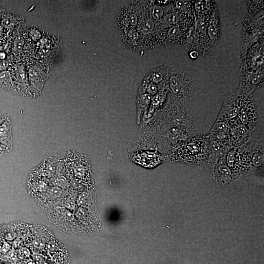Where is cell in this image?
I'll return each instance as SVG.
<instances>
[{
  "label": "cell",
  "instance_id": "obj_1",
  "mask_svg": "<svg viewBox=\"0 0 264 264\" xmlns=\"http://www.w3.org/2000/svg\"><path fill=\"white\" fill-rule=\"evenodd\" d=\"M66 251L47 228L22 223L0 227V264H65Z\"/></svg>",
  "mask_w": 264,
  "mask_h": 264
},
{
  "label": "cell",
  "instance_id": "obj_2",
  "mask_svg": "<svg viewBox=\"0 0 264 264\" xmlns=\"http://www.w3.org/2000/svg\"><path fill=\"white\" fill-rule=\"evenodd\" d=\"M227 124L230 138L235 146H242L249 141L251 132L239 119L230 121Z\"/></svg>",
  "mask_w": 264,
  "mask_h": 264
},
{
  "label": "cell",
  "instance_id": "obj_3",
  "mask_svg": "<svg viewBox=\"0 0 264 264\" xmlns=\"http://www.w3.org/2000/svg\"><path fill=\"white\" fill-rule=\"evenodd\" d=\"M251 162L256 167L264 164V152L263 140L253 139L250 140Z\"/></svg>",
  "mask_w": 264,
  "mask_h": 264
},
{
  "label": "cell",
  "instance_id": "obj_4",
  "mask_svg": "<svg viewBox=\"0 0 264 264\" xmlns=\"http://www.w3.org/2000/svg\"><path fill=\"white\" fill-rule=\"evenodd\" d=\"M0 142L11 151L13 147L12 124L9 115L0 126Z\"/></svg>",
  "mask_w": 264,
  "mask_h": 264
},
{
  "label": "cell",
  "instance_id": "obj_5",
  "mask_svg": "<svg viewBox=\"0 0 264 264\" xmlns=\"http://www.w3.org/2000/svg\"><path fill=\"white\" fill-rule=\"evenodd\" d=\"M210 134L219 140L225 139L229 134L227 123L223 121L217 122L211 130Z\"/></svg>",
  "mask_w": 264,
  "mask_h": 264
},
{
  "label": "cell",
  "instance_id": "obj_6",
  "mask_svg": "<svg viewBox=\"0 0 264 264\" xmlns=\"http://www.w3.org/2000/svg\"><path fill=\"white\" fill-rule=\"evenodd\" d=\"M169 85L174 93L179 95L185 93L184 87L179 77L176 76L171 77L169 80Z\"/></svg>",
  "mask_w": 264,
  "mask_h": 264
},
{
  "label": "cell",
  "instance_id": "obj_7",
  "mask_svg": "<svg viewBox=\"0 0 264 264\" xmlns=\"http://www.w3.org/2000/svg\"><path fill=\"white\" fill-rule=\"evenodd\" d=\"M154 27V23L153 21L151 19H147L142 26V32L143 34L147 35L150 33L152 31Z\"/></svg>",
  "mask_w": 264,
  "mask_h": 264
},
{
  "label": "cell",
  "instance_id": "obj_8",
  "mask_svg": "<svg viewBox=\"0 0 264 264\" xmlns=\"http://www.w3.org/2000/svg\"><path fill=\"white\" fill-rule=\"evenodd\" d=\"M150 12L154 19H159L163 16L164 10L161 7L154 6L150 8Z\"/></svg>",
  "mask_w": 264,
  "mask_h": 264
},
{
  "label": "cell",
  "instance_id": "obj_9",
  "mask_svg": "<svg viewBox=\"0 0 264 264\" xmlns=\"http://www.w3.org/2000/svg\"><path fill=\"white\" fill-rule=\"evenodd\" d=\"M164 20L168 24H175L179 20V16L175 13H169L164 17Z\"/></svg>",
  "mask_w": 264,
  "mask_h": 264
},
{
  "label": "cell",
  "instance_id": "obj_10",
  "mask_svg": "<svg viewBox=\"0 0 264 264\" xmlns=\"http://www.w3.org/2000/svg\"><path fill=\"white\" fill-rule=\"evenodd\" d=\"M10 151L4 147L0 142V155H4L8 154Z\"/></svg>",
  "mask_w": 264,
  "mask_h": 264
},
{
  "label": "cell",
  "instance_id": "obj_11",
  "mask_svg": "<svg viewBox=\"0 0 264 264\" xmlns=\"http://www.w3.org/2000/svg\"><path fill=\"white\" fill-rule=\"evenodd\" d=\"M162 79V75L159 72H156L153 74L152 76V79L154 82H158L160 81Z\"/></svg>",
  "mask_w": 264,
  "mask_h": 264
},
{
  "label": "cell",
  "instance_id": "obj_12",
  "mask_svg": "<svg viewBox=\"0 0 264 264\" xmlns=\"http://www.w3.org/2000/svg\"><path fill=\"white\" fill-rule=\"evenodd\" d=\"M148 90L149 92L152 95L155 94L157 91L156 87L153 84L149 85Z\"/></svg>",
  "mask_w": 264,
  "mask_h": 264
},
{
  "label": "cell",
  "instance_id": "obj_13",
  "mask_svg": "<svg viewBox=\"0 0 264 264\" xmlns=\"http://www.w3.org/2000/svg\"><path fill=\"white\" fill-rule=\"evenodd\" d=\"M129 21L131 25L135 26L137 22V17L134 14H132L129 17Z\"/></svg>",
  "mask_w": 264,
  "mask_h": 264
},
{
  "label": "cell",
  "instance_id": "obj_14",
  "mask_svg": "<svg viewBox=\"0 0 264 264\" xmlns=\"http://www.w3.org/2000/svg\"><path fill=\"white\" fill-rule=\"evenodd\" d=\"M178 28L176 27H174L170 29L169 31V35L171 36H176L178 33Z\"/></svg>",
  "mask_w": 264,
  "mask_h": 264
},
{
  "label": "cell",
  "instance_id": "obj_15",
  "mask_svg": "<svg viewBox=\"0 0 264 264\" xmlns=\"http://www.w3.org/2000/svg\"><path fill=\"white\" fill-rule=\"evenodd\" d=\"M9 115L0 112V126L7 118Z\"/></svg>",
  "mask_w": 264,
  "mask_h": 264
},
{
  "label": "cell",
  "instance_id": "obj_16",
  "mask_svg": "<svg viewBox=\"0 0 264 264\" xmlns=\"http://www.w3.org/2000/svg\"><path fill=\"white\" fill-rule=\"evenodd\" d=\"M130 37L133 39H135L137 37V33L135 32L132 31L130 32L129 34Z\"/></svg>",
  "mask_w": 264,
  "mask_h": 264
},
{
  "label": "cell",
  "instance_id": "obj_17",
  "mask_svg": "<svg viewBox=\"0 0 264 264\" xmlns=\"http://www.w3.org/2000/svg\"><path fill=\"white\" fill-rule=\"evenodd\" d=\"M198 56V53L196 51H193L191 52L190 53V56L192 59L196 58Z\"/></svg>",
  "mask_w": 264,
  "mask_h": 264
},
{
  "label": "cell",
  "instance_id": "obj_18",
  "mask_svg": "<svg viewBox=\"0 0 264 264\" xmlns=\"http://www.w3.org/2000/svg\"><path fill=\"white\" fill-rule=\"evenodd\" d=\"M176 7L178 9H182L184 5V2L182 1H178L176 4Z\"/></svg>",
  "mask_w": 264,
  "mask_h": 264
}]
</instances>
